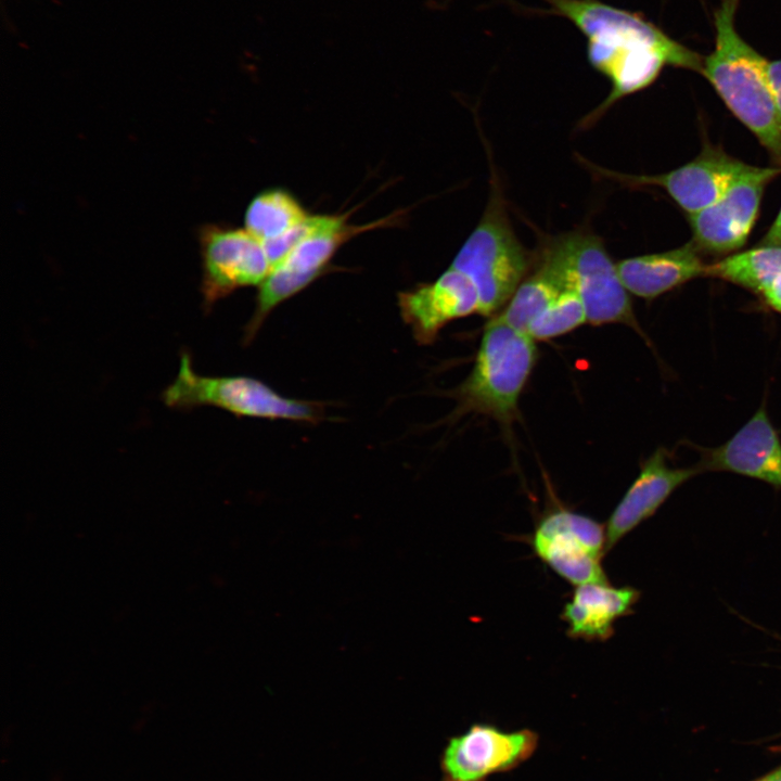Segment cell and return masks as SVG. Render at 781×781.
I'll list each match as a JSON object with an SVG mask.
<instances>
[{"label":"cell","mask_w":781,"mask_h":781,"mask_svg":"<svg viewBox=\"0 0 781 781\" xmlns=\"http://www.w3.org/2000/svg\"><path fill=\"white\" fill-rule=\"evenodd\" d=\"M587 39L590 65L611 82L606 99L588 115L590 126L619 99L649 87L666 65L702 72L699 54L642 16L599 0H542Z\"/></svg>","instance_id":"obj_1"},{"label":"cell","mask_w":781,"mask_h":781,"mask_svg":"<svg viewBox=\"0 0 781 781\" xmlns=\"http://www.w3.org/2000/svg\"><path fill=\"white\" fill-rule=\"evenodd\" d=\"M739 0H721L714 15L715 48L702 74L731 113L781 166V114L768 78V61L737 31Z\"/></svg>","instance_id":"obj_2"},{"label":"cell","mask_w":781,"mask_h":781,"mask_svg":"<svg viewBox=\"0 0 781 781\" xmlns=\"http://www.w3.org/2000/svg\"><path fill=\"white\" fill-rule=\"evenodd\" d=\"M536 360L535 340L492 316L469 376L452 392L458 401L453 415L477 412L509 426Z\"/></svg>","instance_id":"obj_3"},{"label":"cell","mask_w":781,"mask_h":781,"mask_svg":"<svg viewBox=\"0 0 781 781\" xmlns=\"http://www.w3.org/2000/svg\"><path fill=\"white\" fill-rule=\"evenodd\" d=\"M492 187L483 216L450 265L471 279L485 317L505 306L530 267L529 253L513 231L498 184Z\"/></svg>","instance_id":"obj_4"},{"label":"cell","mask_w":781,"mask_h":781,"mask_svg":"<svg viewBox=\"0 0 781 781\" xmlns=\"http://www.w3.org/2000/svg\"><path fill=\"white\" fill-rule=\"evenodd\" d=\"M541 257L558 273L565 289L577 293L593 325L622 323L644 336L635 316L629 292L602 239L574 231L549 241Z\"/></svg>","instance_id":"obj_5"},{"label":"cell","mask_w":781,"mask_h":781,"mask_svg":"<svg viewBox=\"0 0 781 781\" xmlns=\"http://www.w3.org/2000/svg\"><path fill=\"white\" fill-rule=\"evenodd\" d=\"M161 398L172 409L212 406L238 418L317 423L324 417L322 402L282 396L258 379L202 375L195 371L188 351L181 353L177 375Z\"/></svg>","instance_id":"obj_6"},{"label":"cell","mask_w":781,"mask_h":781,"mask_svg":"<svg viewBox=\"0 0 781 781\" xmlns=\"http://www.w3.org/2000/svg\"><path fill=\"white\" fill-rule=\"evenodd\" d=\"M395 218L350 225L347 221L348 214L325 215L323 223L299 242L258 286L254 313L244 328V343H252L276 307L319 278L344 243L359 233L389 226Z\"/></svg>","instance_id":"obj_7"},{"label":"cell","mask_w":781,"mask_h":781,"mask_svg":"<svg viewBox=\"0 0 781 781\" xmlns=\"http://www.w3.org/2000/svg\"><path fill=\"white\" fill-rule=\"evenodd\" d=\"M530 543L536 555L566 581L609 582L601 565L606 530L592 517L554 508L539 520Z\"/></svg>","instance_id":"obj_8"},{"label":"cell","mask_w":781,"mask_h":781,"mask_svg":"<svg viewBox=\"0 0 781 781\" xmlns=\"http://www.w3.org/2000/svg\"><path fill=\"white\" fill-rule=\"evenodd\" d=\"M200 245L205 312L239 289L259 286L271 271L264 244L245 228L205 226Z\"/></svg>","instance_id":"obj_9"},{"label":"cell","mask_w":781,"mask_h":781,"mask_svg":"<svg viewBox=\"0 0 781 781\" xmlns=\"http://www.w3.org/2000/svg\"><path fill=\"white\" fill-rule=\"evenodd\" d=\"M538 742V734L530 729L504 731L474 724L448 740L440 758L443 781H488L528 760Z\"/></svg>","instance_id":"obj_10"},{"label":"cell","mask_w":781,"mask_h":781,"mask_svg":"<svg viewBox=\"0 0 781 781\" xmlns=\"http://www.w3.org/2000/svg\"><path fill=\"white\" fill-rule=\"evenodd\" d=\"M779 174L781 167L751 165L716 202L689 215L699 249L727 254L741 248L755 225L766 185Z\"/></svg>","instance_id":"obj_11"},{"label":"cell","mask_w":781,"mask_h":781,"mask_svg":"<svg viewBox=\"0 0 781 781\" xmlns=\"http://www.w3.org/2000/svg\"><path fill=\"white\" fill-rule=\"evenodd\" d=\"M750 166L720 149L705 148L691 162L661 175L631 176L599 167L596 170L626 184L661 187L692 215L716 202Z\"/></svg>","instance_id":"obj_12"},{"label":"cell","mask_w":781,"mask_h":781,"mask_svg":"<svg viewBox=\"0 0 781 781\" xmlns=\"http://www.w3.org/2000/svg\"><path fill=\"white\" fill-rule=\"evenodd\" d=\"M400 317L420 345L434 343L449 322L479 313L475 285L463 272L449 267L436 280L397 295Z\"/></svg>","instance_id":"obj_13"},{"label":"cell","mask_w":781,"mask_h":781,"mask_svg":"<svg viewBox=\"0 0 781 781\" xmlns=\"http://www.w3.org/2000/svg\"><path fill=\"white\" fill-rule=\"evenodd\" d=\"M701 472H730L781 489V438L765 405L722 445L705 449Z\"/></svg>","instance_id":"obj_14"},{"label":"cell","mask_w":781,"mask_h":781,"mask_svg":"<svg viewBox=\"0 0 781 781\" xmlns=\"http://www.w3.org/2000/svg\"><path fill=\"white\" fill-rule=\"evenodd\" d=\"M700 473L697 465H669L668 451L663 447L657 448L641 463L638 476L609 517L605 528L606 552L654 515L677 488Z\"/></svg>","instance_id":"obj_15"},{"label":"cell","mask_w":781,"mask_h":781,"mask_svg":"<svg viewBox=\"0 0 781 781\" xmlns=\"http://www.w3.org/2000/svg\"><path fill=\"white\" fill-rule=\"evenodd\" d=\"M616 265L627 291L646 300L695 278L706 277L708 266L693 242L666 252L625 258Z\"/></svg>","instance_id":"obj_16"},{"label":"cell","mask_w":781,"mask_h":781,"mask_svg":"<svg viewBox=\"0 0 781 781\" xmlns=\"http://www.w3.org/2000/svg\"><path fill=\"white\" fill-rule=\"evenodd\" d=\"M640 591L632 587H613L609 582L576 586L564 605L561 618L567 624V636L585 641H606L614 633L617 619L632 614Z\"/></svg>","instance_id":"obj_17"},{"label":"cell","mask_w":781,"mask_h":781,"mask_svg":"<svg viewBox=\"0 0 781 781\" xmlns=\"http://www.w3.org/2000/svg\"><path fill=\"white\" fill-rule=\"evenodd\" d=\"M707 276L751 291L781 315V246L759 245L731 254L708 264Z\"/></svg>","instance_id":"obj_18"},{"label":"cell","mask_w":781,"mask_h":781,"mask_svg":"<svg viewBox=\"0 0 781 781\" xmlns=\"http://www.w3.org/2000/svg\"><path fill=\"white\" fill-rule=\"evenodd\" d=\"M309 214L297 199L283 189H269L249 202L245 229L261 243L273 241L304 221Z\"/></svg>","instance_id":"obj_19"},{"label":"cell","mask_w":781,"mask_h":781,"mask_svg":"<svg viewBox=\"0 0 781 781\" xmlns=\"http://www.w3.org/2000/svg\"><path fill=\"white\" fill-rule=\"evenodd\" d=\"M564 289L558 273L540 256L536 269L523 280L500 313L497 315L512 327L526 333L529 324L550 306Z\"/></svg>","instance_id":"obj_20"},{"label":"cell","mask_w":781,"mask_h":781,"mask_svg":"<svg viewBox=\"0 0 781 781\" xmlns=\"http://www.w3.org/2000/svg\"><path fill=\"white\" fill-rule=\"evenodd\" d=\"M587 322L586 310L577 293L564 289L550 306L527 328L534 340H550Z\"/></svg>","instance_id":"obj_21"},{"label":"cell","mask_w":781,"mask_h":781,"mask_svg":"<svg viewBox=\"0 0 781 781\" xmlns=\"http://www.w3.org/2000/svg\"><path fill=\"white\" fill-rule=\"evenodd\" d=\"M768 78L772 91L776 97V101L781 99V60L768 62Z\"/></svg>","instance_id":"obj_22"},{"label":"cell","mask_w":781,"mask_h":781,"mask_svg":"<svg viewBox=\"0 0 781 781\" xmlns=\"http://www.w3.org/2000/svg\"><path fill=\"white\" fill-rule=\"evenodd\" d=\"M760 245L781 246V208Z\"/></svg>","instance_id":"obj_23"},{"label":"cell","mask_w":781,"mask_h":781,"mask_svg":"<svg viewBox=\"0 0 781 781\" xmlns=\"http://www.w3.org/2000/svg\"><path fill=\"white\" fill-rule=\"evenodd\" d=\"M759 781H781V767Z\"/></svg>","instance_id":"obj_24"}]
</instances>
